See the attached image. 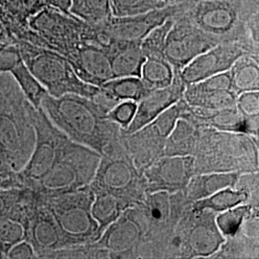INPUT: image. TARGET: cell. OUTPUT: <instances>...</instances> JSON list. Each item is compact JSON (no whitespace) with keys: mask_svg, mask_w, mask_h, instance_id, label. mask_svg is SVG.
<instances>
[{"mask_svg":"<svg viewBox=\"0 0 259 259\" xmlns=\"http://www.w3.org/2000/svg\"><path fill=\"white\" fill-rule=\"evenodd\" d=\"M40 108L68 139L101 156L120 141L122 127L111 119L110 111L93 98L78 94L53 97L47 93Z\"/></svg>","mask_w":259,"mask_h":259,"instance_id":"6da1fadb","label":"cell"},{"mask_svg":"<svg viewBox=\"0 0 259 259\" xmlns=\"http://www.w3.org/2000/svg\"><path fill=\"white\" fill-rule=\"evenodd\" d=\"M35 110L14 77L0 73V165L12 173H19L33 152Z\"/></svg>","mask_w":259,"mask_h":259,"instance_id":"7a4b0ae2","label":"cell"},{"mask_svg":"<svg viewBox=\"0 0 259 259\" xmlns=\"http://www.w3.org/2000/svg\"><path fill=\"white\" fill-rule=\"evenodd\" d=\"M258 139L244 133L224 132L198 125L192 157L195 174L258 172Z\"/></svg>","mask_w":259,"mask_h":259,"instance_id":"3957f363","label":"cell"},{"mask_svg":"<svg viewBox=\"0 0 259 259\" xmlns=\"http://www.w3.org/2000/svg\"><path fill=\"white\" fill-rule=\"evenodd\" d=\"M148 231L144 212L137 204L125 209L96 242L72 248L70 258H139Z\"/></svg>","mask_w":259,"mask_h":259,"instance_id":"277c9868","label":"cell"},{"mask_svg":"<svg viewBox=\"0 0 259 259\" xmlns=\"http://www.w3.org/2000/svg\"><path fill=\"white\" fill-rule=\"evenodd\" d=\"M42 197L63 235L65 249L89 245L100 238L102 232L92 212L94 193L90 185L66 193Z\"/></svg>","mask_w":259,"mask_h":259,"instance_id":"5b68a950","label":"cell"},{"mask_svg":"<svg viewBox=\"0 0 259 259\" xmlns=\"http://www.w3.org/2000/svg\"><path fill=\"white\" fill-rule=\"evenodd\" d=\"M90 186L94 194L110 195L126 209L142 203L147 195L143 174L133 162L121 139L101 156Z\"/></svg>","mask_w":259,"mask_h":259,"instance_id":"8992f818","label":"cell"},{"mask_svg":"<svg viewBox=\"0 0 259 259\" xmlns=\"http://www.w3.org/2000/svg\"><path fill=\"white\" fill-rule=\"evenodd\" d=\"M16 45L22 61L49 95L60 97L65 94H78L94 98L100 92L99 87L85 83L76 74L72 65L64 56L27 41Z\"/></svg>","mask_w":259,"mask_h":259,"instance_id":"52a82bcc","label":"cell"},{"mask_svg":"<svg viewBox=\"0 0 259 259\" xmlns=\"http://www.w3.org/2000/svg\"><path fill=\"white\" fill-rule=\"evenodd\" d=\"M241 0H200L181 18L221 42H239L258 57V33L240 27Z\"/></svg>","mask_w":259,"mask_h":259,"instance_id":"ba28073f","label":"cell"},{"mask_svg":"<svg viewBox=\"0 0 259 259\" xmlns=\"http://www.w3.org/2000/svg\"><path fill=\"white\" fill-rule=\"evenodd\" d=\"M215 216L216 213L196 209L191 204L177 224L168 258H212L225 242Z\"/></svg>","mask_w":259,"mask_h":259,"instance_id":"9c48e42d","label":"cell"},{"mask_svg":"<svg viewBox=\"0 0 259 259\" xmlns=\"http://www.w3.org/2000/svg\"><path fill=\"white\" fill-rule=\"evenodd\" d=\"M101 155L73 140L69 143L64 155L56 162L46 176L32 188L46 196L74 191L91 185Z\"/></svg>","mask_w":259,"mask_h":259,"instance_id":"30bf717a","label":"cell"},{"mask_svg":"<svg viewBox=\"0 0 259 259\" xmlns=\"http://www.w3.org/2000/svg\"><path fill=\"white\" fill-rule=\"evenodd\" d=\"M36 141L27 163L19 172L22 187L32 188L64 155L71 139L49 120L41 108L33 114Z\"/></svg>","mask_w":259,"mask_h":259,"instance_id":"8fae6325","label":"cell"},{"mask_svg":"<svg viewBox=\"0 0 259 259\" xmlns=\"http://www.w3.org/2000/svg\"><path fill=\"white\" fill-rule=\"evenodd\" d=\"M184 99L168 108L156 119L144 127L125 134L121 130V140L135 165L142 172L157 158L164 156L167 138L181 118Z\"/></svg>","mask_w":259,"mask_h":259,"instance_id":"7c38bea8","label":"cell"},{"mask_svg":"<svg viewBox=\"0 0 259 259\" xmlns=\"http://www.w3.org/2000/svg\"><path fill=\"white\" fill-rule=\"evenodd\" d=\"M84 22L70 14L44 7L30 19L36 38L30 44L45 47L68 59L83 41Z\"/></svg>","mask_w":259,"mask_h":259,"instance_id":"4fadbf2b","label":"cell"},{"mask_svg":"<svg viewBox=\"0 0 259 259\" xmlns=\"http://www.w3.org/2000/svg\"><path fill=\"white\" fill-rule=\"evenodd\" d=\"M218 44L220 42L216 38L201 29L184 19L175 18L167 35L163 57L173 68L182 70L197 56Z\"/></svg>","mask_w":259,"mask_h":259,"instance_id":"5bb4252c","label":"cell"},{"mask_svg":"<svg viewBox=\"0 0 259 259\" xmlns=\"http://www.w3.org/2000/svg\"><path fill=\"white\" fill-rule=\"evenodd\" d=\"M142 174L147 194L157 191L185 192L189 181L195 175L194 157L163 156L146 167Z\"/></svg>","mask_w":259,"mask_h":259,"instance_id":"9a60e30c","label":"cell"},{"mask_svg":"<svg viewBox=\"0 0 259 259\" xmlns=\"http://www.w3.org/2000/svg\"><path fill=\"white\" fill-rule=\"evenodd\" d=\"M250 51L239 42H221L197 56L180 70L184 83H197L214 75L230 70L234 62ZM253 56V55H252Z\"/></svg>","mask_w":259,"mask_h":259,"instance_id":"2e32d148","label":"cell"},{"mask_svg":"<svg viewBox=\"0 0 259 259\" xmlns=\"http://www.w3.org/2000/svg\"><path fill=\"white\" fill-rule=\"evenodd\" d=\"M25 232V240L31 244L37 258H47L52 252L65 248L60 229L39 193L28 218Z\"/></svg>","mask_w":259,"mask_h":259,"instance_id":"e0dca14e","label":"cell"},{"mask_svg":"<svg viewBox=\"0 0 259 259\" xmlns=\"http://www.w3.org/2000/svg\"><path fill=\"white\" fill-rule=\"evenodd\" d=\"M237 97L232 90L230 70L187 84L183 96L190 107L204 110L236 108Z\"/></svg>","mask_w":259,"mask_h":259,"instance_id":"ac0fdd59","label":"cell"},{"mask_svg":"<svg viewBox=\"0 0 259 259\" xmlns=\"http://www.w3.org/2000/svg\"><path fill=\"white\" fill-rule=\"evenodd\" d=\"M173 69L174 77L172 83L165 88L150 91L138 103L133 120L126 128H122L125 134H132L144 127L183 98L186 84L181 78L180 70Z\"/></svg>","mask_w":259,"mask_h":259,"instance_id":"d6986e66","label":"cell"},{"mask_svg":"<svg viewBox=\"0 0 259 259\" xmlns=\"http://www.w3.org/2000/svg\"><path fill=\"white\" fill-rule=\"evenodd\" d=\"M179 3L139 16L126 18L111 17V19L106 21V26L116 39L141 42L153 28L161 24L168 18L176 15L181 7V4Z\"/></svg>","mask_w":259,"mask_h":259,"instance_id":"ffe728a7","label":"cell"},{"mask_svg":"<svg viewBox=\"0 0 259 259\" xmlns=\"http://www.w3.org/2000/svg\"><path fill=\"white\" fill-rule=\"evenodd\" d=\"M67 60L85 83L101 87L113 79L110 56L100 47L83 42Z\"/></svg>","mask_w":259,"mask_h":259,"instance_id":"44dd1931","label":"cell"},{"mask_svg":"<svg viewBox=\"0 0 259 259\" xmlns=\"http://www.w3.org/2000/svg\"><path fill=\"white\" fill-rule=\"evenodd\" d=\"M181 117L191 121L199 126L224 132L244 133L252 136L249 124L241 115L237 108L223 110H204L200 108L190 107L184 99V107Z\"/></svg>","mask_w":259,"mask_h":259,"instance_id":"7402d4cb","label":"cell"},{"mask_svg":"<svg viewBox=\"0 0 259 259\" xmlns=\"http://www.w3.org/2000/svg\"><path fill=\"white\" fill-rule=\"evenodd\" d=\"M242 174L243 173L238 172H209L195 174L185 188V196L190 203L203 200L224 188L235 186Z\"/></svg>","mask_w":259,"mask_h":259,"instance_id":"603a6c76","label":"cell"},{"mask_svg":"<svg viewBox=\"0 0 259 259\" xmlns=\"http://www.w3.org/2000/svg\"><path fill=\"white\" fill-rule=\"evenodd\" d=\"M110 60L113 78L139 77L146 57L140 47V42L121 40L110 56Z\"/></svg>","mask_w":259,"mask_h":259,"instance_id":"cb8c5ba5","label":"cell"},{"mask_svg":"<svg viewBox=\"0 0 259 259\" xmlns=\"http://www.w3.org/2000/svg\"><path fill=\"white\" fill-rule=\"evenodd\" d=\"M232 90L239 95L247 92H259L258 57H239L230 68Z\"/></svg>","mask_w":259,"mask_h":259,"instance_id":"d4e9b609","label":"cell"},{"mask_svg":"<svg viewBox=\"0 0 259 259\" xmlns=\"http://www.w3.org/2000/svg\"><path fill=\"white\" fill-rule=\"evenodd\" d=\"M198 136V125L181 117L167 138L164 156H192Z\"/></svg>","mask_w":259,"mask_h":259,"instance_id":"484cf974","label":"cell"},{"mask_svg":"<svg viewBox=\"0 0 259 259\" xmlns=\"http://www.w3.org/2000/svg\"><path fill=\"white\" fill-rule=\"evenodd\" d=\"M99 88L117 102L134 101L139 103L150 92L140 77L113 78Z\"/></svg>","mask_w":259,"mask_h":259,"instance_id":"4316f807","label":"cell"},{"mask_svg":"<svg viewBox=\"0 0 259 259\" xmlns=\"http://www.w3.org/2000/svg\"><path fill=\"white\" fill-rule=\"evenodd\" d=\"M139 77L148 91H154L165 88L172 83L174 69L162 57L146 58Z\"/></svg>","mask_w":259,"mask_h":259,"instance_id":"83f0119b","label":"cell"},{"mask_svg":"<svg viewBox=\"0 0 259 259\" xmlns=\"http://www.w3.org/2000/svg\"><path fill=\"white\" fill-rule=\"evenodd\" d=\"M69 14L88 24H99L111 19V0H71Z\"/></svg>","mask_w":259,"mask_h":259,"instance_id":"f1b7e54d","label":"cell"},{"mask_svg":"<svg viewBox=\"0 0 259 259\" xmlns=\"http://www.w3.org/2000/svg\"><path fill=\"white\" fill-rule=\"evenodd\" d=\"M9 73L14 77L19 89L31 105L36 109L40 108L41 100L47 94V90L37 81V78L30 71L25 63L21 60L14 66Z\"/></svg>","mask_w":259,"mask_h":259,"instance_id":"f546056e","label":"cell"},{"mask_svg":"<svg viewBox=\"0 0 259 259\" xmlns=\"http://www.w3.org/2000/svg\"><path fill=\"white\" fill-rule=\"evenodd\" d=\"M258 210V206L253 204H239L215 216L216 225L223 236L226 238L234 236L240 231L242 225L254 211Z\"/></svg>","mask_w":259,"mask_h":259,"instance_id":"4dcf8cb0","label":"cell"},{"mask_svg":"<svg viewBox=\"0 0 259 259\" xmlns=\"http://www.w3.org/2000/svg\"><path fill=\"white\" fill-rule=\"evenodd\" d=\"M125 209V206L119 201L110 195L94 194L92 212L102 233Z\"/></svg>","mask_w":259,"mask_h":259,"instance_id":"1f68e13d","label":"cell"},{"mask_svg":"<svg viewBox=\"0 0 259 259\" xmlns=\"http://www.w3.org/2000/svg\"><path fill=\"white\" fill-rule=\"evenodd\" d=\"M168 5L163 0H111V15L113 18L134 17Z\"/></svg>","mask_w":259,"mask_h":259,"instance_id":"d6a6232c","label":"cell"},{"mask_svg":"<svg viewBox=\"0 0 259 259\" xmlns=\"http://www.w3.org/2000/svg\"><path fill=\"white\" fill-rule=\"evenodd\" d=\"M174 22H175L174 16L168 18L161 24L153 28L147 34V36L141 40L140 47L146 58H153V57L164 58L163 48L165 45V40H166L167 35L173 26Z\"/></svg>","mask_w":259,"mask_h":259,"instance_id":"836d02e7","label":"cell"},{"mask_svg":"<svg viewBox=\"0 0 259 259\" xmlns=\"http://www.w3.org/2000/svg\"><path fill=\"white\" fill-rule=\"evenodd\" d=\"M25 234L22 223L8 215H0V251L4 258L14 245L25 239Z\"/></svg>","mask_w":259,"mask_h":259,"instance_id":"e575fe53","label":"cell"},{"mask_svg":"<svg viewBox=\"0 0 259 259\" xmlns=\"http://www.w3.org/2000/svg\"><path fill=\"white\" fill-rule=\"evenodd\" d=\"M236 108L249 124L251 135L258 138L259 92H247L239 94Z\"/></svg>","mask_w":259,"mask_h":259,"instance_id":"d590c367","label":"cell"},{"mask_svg":"<svg viewBox=\"0 0 259 259\" xmlns=\"http://www.w3.org/2000/svg\"><path fill=\"white\" fill-rule=\"evenodd\" d=\"M137 106L138 103L134 101H122L110 111V117L122 128H126L135 116Z\"/></svg>","mask_w":259,"mask_h":259,"instance_id":"8d00e7d4","label":"cell"},{"mask_svg":"<svg viewBox=\"0 0 259 259\" xmlns=\"http://www.w3.org/2000/svg\"><path fill=\"white\" fill-rule=\"evenodd\" d=\"M21 60L22 58L18 46L14 42H10L0 51V73H9Z\"/></svg>","mask_w":259,"mask_h":259,"instance_id":"74e56055","label":"cell"},{"mask_svg":"<svg viewBox=\"0 0 259 259\" xmlns=\"http://www.w3.org/2000/svg\"><path fill=\"white\" fill-rule=\"evenodd\" d=\"M6 258H37V254L27 240H22L14 245L7 252Z\"/></svg>","mask_w":259,"mask_h":259,"instance_id":"f35d334b","label":"cell"},{"mask_svg":"<svg viewBox=\"0 0 259 259\" xmlns=\"http://www.w3.org/2000/svg\"><path fill=\"white\" fill-rule=\"evenodd\" d=\"M45 4L47 7L61 11L65 14H69L71 0H45Z\"/></svg>","mask_w":259,"mask_h":259,"instance_id":"ab89813d","label":"cell"},{"mask_svg":"<svg viewBox=\"0 0 259 259\" xmlns=\"http://www.w3.org/2000/svg\"><path fill=\"white\" fill-rule=\"evenodd\" d=\"M163 1H165L167 4L171 5V4H176V3H179V2H182L184 0H163Z\"/></svg>","mask_w":259,"mask_h":259,"instance_id":"60d3db41","label":"cell"},{"mask_svg":"<svg viewBox=\"0 0 259 259\" xmlns=\"http://www.w3.org/2000/svg\"><path fill=\"white\" fill-rule=\"evenodd\" d=\"M8 44H10L8 41H2V40H0V51H1L4 47H6Z\"/></svg>","mask_w":259,"mask_h":259,"instance_id":"b9f144b4","label":"cell"},{"mask_svg":"<svg viewBox=\"0 0 259 259\" xmlns=\"http://www.w3.org/2000/svg\"><path fill=\"white\" fill-rule=\"evenodd\" d=\"M0 258H4V255L2 254V252L0 251Z\"/></svg>","mask_w":259,"mask_h":259,"instance_id":"7bdbcfd3","label":"cell"}]
</instances>
